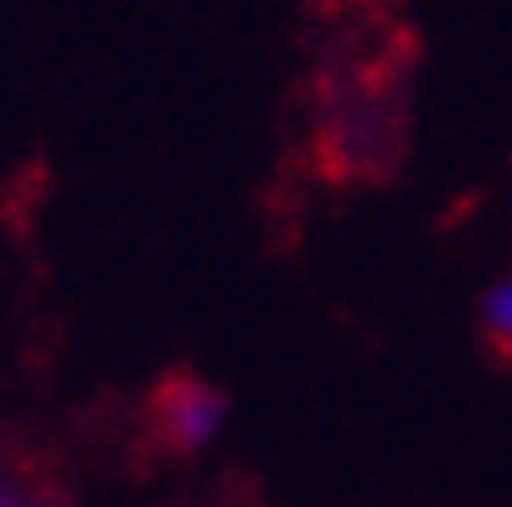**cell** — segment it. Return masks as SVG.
Listing matches in <instances>:
<instances>
[{"instance_id":"obj_1","label":"cell","mask_w":512,"mask_h":507,"mask_svg":"<svg viewBox=\"0 0 512 507\" xmlns=\"http://www.w3.org/2000/svg\"><path fill=\"white\" fill-rule=\"evenodd\" d=\"M223 414H228V404L207 378L171 373V378L156 383V394H150L145 425H150L161 451L192 456V451H202V445H213V435L223 430Z\"/></svg>"},{"instance_id":"obj_2","label":"cell","mask_w":512,"mask_h":507,"mask_svg":"<svg viewBox=\"0 0 512 507\" xmlns=\"http://www.w3.org/2000/svg\"><path fill=\"white\" fill-rule=\"evenodd\" d=\"M481 337H487V347L502 363H512V270L487 290V301H481Z\"/></svg>"},{"instance_id":"obj_3","label":"cell","mask_w":512,"mask_h":507,"mask_svg":"<svg viewBox=\"0 0 512 507\" xmlns=\"http://www.w3.org/2000/svg\"><path fill=\"white\" fill-rule=\"evenodd\" d=\"M0 507H73V502L57 492V487L37 482V476L0 466Z\"/></svg>"}]
</instances>
